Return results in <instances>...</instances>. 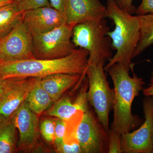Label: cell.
<instances>
[{"mask_svg": "<svg viewBox=\"0 0 153 153\" xmlns=\"http://www.w3.org/2000/svg\"><path fill=\"white\" fill-rule=\"evenodd\" d=\"M89 53L82 48L75 49L66 57L54 59L37 58L0 63L3 79L42 77L55 74H86Z\"/></svg>", "mask_w": 153, "mask_h": 153, "instance_id": "cell-1", "label": "cell"}, {"mask_svg": "<svg viewBox=\"0 0 153 153\" xmlns=\"http://www.w3.org/2000/svg\"><path fill=\"white\" fill-rule=\"evenodd\" d=\"M107 71L114 85V119L111 128L122 135L142 122L140 118L133 114L131 107L134 99L143 89L145 82L134 73L133 76H130L129 71L121 63H115Z\"/></svg>", "mask_w": 153, "mask_h": 153, "instance_id": "cell-2", "label": "cell"}, {"mask_svg": "<svg viewBox=\"0 0 153 153\" xmlns=\"http://www.w3.org/2000/svg\"><path fill=\"white\" fill-rule=\"evenodd\" d=\"M106 18L112 20L115 27L106 36L111 40L112 49L116 53L104 67L105 71L116 63L123 64L130 71L132 69L131 60L139 40L140 25L138 16H134L121 9L116 0H107Z\"/></svg>", "mask_w": 153, "mask_h": 153, "instance_id": "cell-3", "label": "cell"}, {"mask_svg": "<svg viewBox=\"0 0 153 153\" xmlns=\"http://www.w3.org/2000/svg\"><path fill=\"white\" fill-rule=\"evenodd\" d=\"M108 31L105 19L82 22L73 28L72 43L88 52V63L105 65L112 57L111 40L106 36Z\"/></svg>", "mask_w": 153, "mask_h": 153, "instance_id": "cell-4", "label": "cell"}, {"mask_svg": "<svg viewBox=\"0 0 153 153\" xmlns=\"http://www.w3.org/2000/svg\"><path fill=\"white\" fill-rule=\"evenodd\" d=\"M104 65L102 63L88 64L87 96L88 103L93 107L98 120L108 132L109 115L113 106L114 90L109 86L104 72Z\"/></svg>", "mask_w": 153, "mask_h": 153, "instance_id": "cell-5", "label": "cell"}, {"mask_svg": "<svg viewBox=\"0 0 153 153\" xmlns=\"http://www.w3.org/2000/svg\"><path fill=\"white\" fill-rule=\"evenodd\" d=\"M73 28L65 22L49 32L33 36L36 58L57 59L71 54L76 49L71 40Z\"/></svg>", "mask_w": 153, "mask_h": 153, "instance_id": "cell-6", "label": "cell"}, {"mask_svg": "<svg viewBox=\"0 0 153 153\" xmlns=\"http://www.w3.org/2000/svg\"><path fill=\"white\" fill-rule=\"evenodd\" d=\"M108 132L97 117L89 109L83 113L77 123L74 137L82 153H108Z\"/></svg>", "mask_w": 153, "mask_h": 153, "instance_id": "cell-7", "label": "cell"}, {"mask_svg": "<svg viewBox=\"0 0 153 153\" xmlns=\"http://www.w3.org/2000/svg\"><path fill=\"white\" fill-rule=\"evenodd\" d=\"M35 58L33 35L22 21L0 38V63Z\"/></svg>", "mask_w": 153, "mask_h": 153, "instance_id": "cell-8", "label": "cell"}, {"mask_svg": "<svg viewBox=\"0 0 153 153\" xmlns=\"http://www.w3.org/2000/svg\"><path fill=\"white\" fill-rule=\"evenodd\" d=\"M143 102L144 122L136 130L122 135V153H152L153 97H145Z\"/></svg>", "mask_w": 153, "mask_h": 153, "instance_id": "cell-9", "label": "cell"}, {"mask_svg": "<svg viewBox=\"0 0 153 153\" xmlns=\"http://www.w3.org/2000/svg\"><path fill=\"white\" fill-rule=\"evenodd\" d=\"M19 132L18 149L23 152H34L39 149V118L29 108L26 101L13 116Z\"/></svg>", "mask_w": 153, "mask_h": 153, "instance_id": "cell-10", "label": "cell"}, {"mask_svg": "<svg viewBox=\"0 0 153 153\" xmlns=\"http://www.w3.org/2000/svg\"><path fill=\"white\" fill-rule=\"evenodd\" d=\"M22 22L33 36L49 32L66 22L65 15L52 6L26 11Z\"/></svg>", "mask_w": 153, "mask_h": 153, "instance_id": "cell-11", "label": "cell"}, {"mask_svg": "<svg viewBox=\"0 0 153 153\" xmlns=\"http://www.w3.org/2000/svg\"><path fill=\"white\" fill-rule=\"evenodd\" d=\"M64 14L66 22L74 26L89 21L106 18V7L99 0H65Z\"/></svg>", "mask_w": 153, "mask_h": 153, "instance_id": "cell-12", "label": "cell"}, {"mask_svg": "<svg viewBox=\"0 0 153 153\" xmlns=\"http://www.w3.org/2000/svg\"><path fill=\"white\" fill-rule=\"evenodd\" d=\"M40 78H14L10 87L0 97V118L12 117Z\"/></svg>", "mask_w": 153, "mask_h": 153, "instance_id": "cell-13", "label": "cell"}, {"mask_svg": "<svg viewBox=\"0 0 153 153\" xmlns=\"http://www.w3.org/2000/svg\"><path fill=\"white\" fill-rule=\"evenodd\" d=\"M88 81L87 76L85 85L81 88L75 99L68 96L59 99L46 110L45 114L64 120L70 119L75 115L85 112L89 109L87 93Z\"/></svg>", "mask_w": 153, "mask_h": 153, "instance_id": "cell-14", "label": "cell"}, {"mask_svg": "<svg viewBox=\"0 0 153 153\" xmlns=\"http://www.w3.org/2000/svg\"><path fill=\"white\" fill-rule=\"evenodd\" d=\"M85 76L86 74L79 75L59 73L42 77L41 83L54 102L61 98L66 91L84 79Z\"/></svg>", "mask_w": 153, "mask_h": 153, "instance_id": "cell-15", "label": "cell"}, {"mask_svg": "<svg viewBox=\"0 0 153 153\" xmlns=\"http://www.w3.org/2000/svg\"><path fill=\"white\" fill-rule=\"evenodd\" d=\"M41 79H39L30 91L26 100L29 108L39 117L54 102L49 94L41 85Z\"/></svg>", "mask_w": 153, "mask_h": 153, "instance_id": "cell-16", "label": "cell"}, {"mask_svg": "<svg viewBox=\"0 0 153 153\" xmlns=\"http://www.w3.org/2000/svg\"><path fill=\"white\" fill-rule=\"evenodd\" d=\"M24 13L13 2L0 8V38L7 35L22 21Z\"/></svg>", "mask_w": 153, "mask_h": 153, "instance_id": "cell-17", "label": "cell"}, {"mask_svg": "<svg viewBox=\"0 0 153 153\" xmlns=\"http://www.w3.org/2000/svg\"><path fill=\"white\" fill-rule=\"evenodd\" d=\"M16 128L13 117L0 118V153L16 152Z\"/></svg>", "mask_w": 153, "mask_h": 153, "instance_id": "cell-18", "label": "cell"}, {"mask_svg": "<svg viewBox=\"0 0 153 153\" xmlns=\"http://www.w3.org/2000/svg\"><path fill=\"white\" fill-rule=\"evenodd\" d=\"M138 16L140 25V36L133 55V59L141 54L153 44V14Z\"/></svg>", "mask_w": 153, "mask_h": 153, "instance_id": "cell-19", "label": "cell"}, {"mask_svg": "<svg viewBox=\"0 0 153 153\" xmlns=\"http://www.w3.org/2000/svg\"><path fill=\"white\" fill-rule=\"evenodd\" d=\"M41 135L49 143H54L55 140V119L48 118L41 122L40 126Z\"/></svg>", "mask_w": 153, "mask_h": 153, "instance_id": "cell-20", "label": "cell"}, {"mask_svg": "<svg viewBox=\"0 0 153 153\" xmlns=\"http://www.w3.org/2000/svg\"><path fill=\"white\" fill-rule=\"evenodd\" d=\"M13 3L22 12L51 5L49 0H13Z\"/></svg>", "mask_w": 153, "mask_h": 153, "instance_id": "cell-21", "label": "cell"}, {"mask_svg": "<svg viewBox=\"0 0 153 153\" xmlns=\"http://www.w3.org/2000/svg\"><path fill=\"white\" fill-rule=\"evenodd\" d=\"M108 153H122L121 135L110 128L108 133Z\"/></svg>", "mask_w": 153, "mask_h": 153, "instance_id": "cell-22", "label": "cell"}, {"mask_svg": "<svg viewBox=\"0 0 153 153\" xmlns=\"http://www.w3.org/2000/svg\"><path fill=\"white\" fill-rule=\"evenodd\" d=\"M55 147L59 146L64 142L66 129V121L55 118Z\"/></svg>", "mask_w": 153, "mask_h": 153, "instance_id": "cell-23", "label": "cell"}, {"mask_svg": "<svg viewBox=\"0 0 153 153\" xmlns=\"http://www.w3.org/2000/svg\"><path fill=\"white\" fill-rule=\"evenodd\" d=\"M57 152L61 153H82L80 145L77 142L65 143L64 142L61 144L55 147Z\"/></svg>", "mask_w": 153, "mask_h": 153, "instance_id": "cell-24", "label": "cell"}, {"mask_svg": "<svg viewBox=\"0 0 153 153\" xmlns=\"http://www.w3.org/2000/svg\"><path fill=\"white\" fill-rule=\"evenodd\" d=\"M137 16L153 14V0H142L141 3L137 9Z\"/></svg>", "mask_w": 153, "mask_h": 153, "instance_id": "cell-25", "label": "cell"}, {"mask_svg": "<svg viewBox=\"0 0 153 153\" xmlns=\"http://www.w3.org/2000/svg\"><path fill=\"white\" fill-rule=\"evenodd\" d=\"M133 0H116L117 4L121 9L132 14L135 13L136 8L132 5Z\"/></svg>", "mask_w": 153, "mask_h": 153, "instance_id": "cell-26", "label": "cell"}, {"mask_svg": "<svg viewBox=\"0 0 153 153\" xmlns=\"http://www.w3.org/2000/svg\"><path fill=\"white\" fill-rule=\"evenodd\" d=\"M14 78L4 79L0 76V97L4 94L10 87L13 82Z\"/></svg>", "mask_w": 153, "mask_h": 153, "instance_id": "cell-27", "label": "cell"}, {"mask_svg": "<svg viewBox=\"0 0 153 153\" xmlns=\"http://www.w3.org/2000/svg\"><path fill=\"white\" fill-rule=\"evenodd\" d=\"M143 94L146 97H153V68L151 72V76L150 82L148 84V87L143 88Z\"/></svg>", "mask_w": 153, "mask_h": 153, "instance_id": "cell-28", "label": "cell"}, {"mask_svg": "<svg viewBox=\"0 0 153 153\" xmlns=\"http://www.w3.org/2000/svg\"><path fill=\"white\" fill-rule=\"evenodd\" d=\"M49 1L51 6L64 14L65 0H49Z\"/></svg>", "mask_w": 153, "mask_h": 153, "instance_id": "cell-29", "label": "cell"}, {"mask_svg": "<svg viewBox=\"0 0 153 153\" xmlns=\"http://www.w3.org/2000/svg\"><path fill=\"white\" fill-rule=\"evenodd\" d=\"M13 0H0V8L13 2Z\"/></svg>", "mask_w": 153, "mask_h": 153, "instance_id": "cell-30", "label": "cell"}, {"mask_svg": "<svg viewBox=\"0 0 153 153\" xmlns=\"http://www.w3.org/2000/svg\"><path fill=\"white\" fill-rule=\"evenodd\" d=\"M152 153H153V133L152 135Z\"/></svg>", "mask_w": 153, "mask_h": 153, "instance_id": "cell-31", "label": "cell"}]
</instances>
